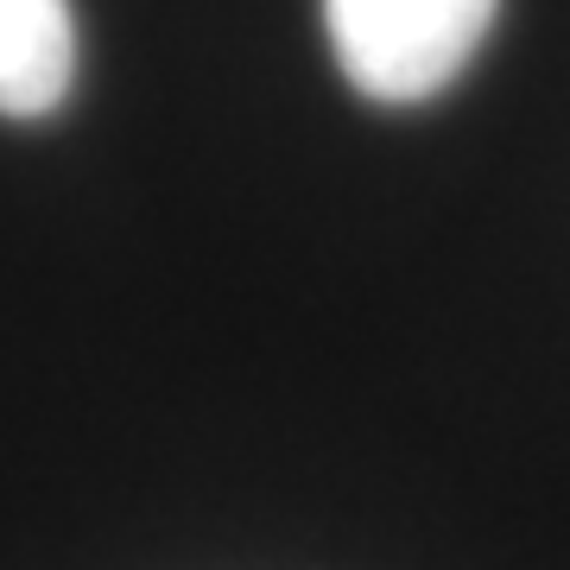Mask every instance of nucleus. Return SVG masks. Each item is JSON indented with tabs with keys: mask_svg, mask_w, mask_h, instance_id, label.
Segmentation results:
<instances>
[{
	"mask_svg": "<svg viewBox=\"0 0 570 570\" xmlns=\"http://www.w3.org/2000/svg\"><path fill=\"white\" fill-rule=\"evenodd\" d=\"M494 7L501 0H324V32L355 96L412 108L469 70Z\"/></svg>",
	"mask_w": 570,
	"mask_h": 570,
	"instance_id": "1",
	"label": "nucleus"
},
{
	"mask_svg": "<svg viewBox=\"0 0 570 570\" xmlns=\"http://www.w3.org/2000/svg\"><path fill=\"white\" fill-rule=\"evenodd\" d=\"M77 82L70 0H0V115L39 121Z\"/></svg>",
	"mask_w": 570,
	"mask_h": 570,
	"instance_id": "2",
	"label": "nucleus"
}]
</instances>
